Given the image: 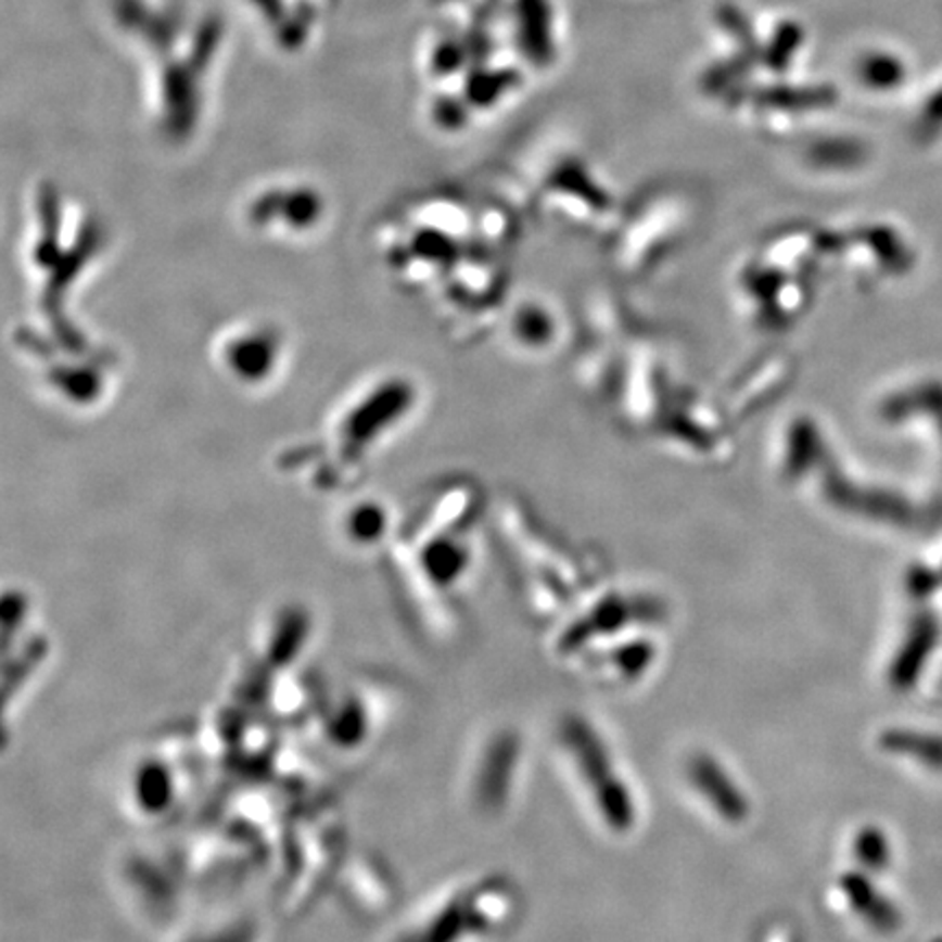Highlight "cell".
<instances>
[{"label":"cell","instance_id":"6da1fadb","mask_svg":"<svg viewBox=\"0 0 942 942\" xmlns=\"http://www.w3.org/2000/svg\"><path fill=\"white\" fill-rule=\"evenodd\" d=\"M689 779L706 801H712V805L721 812V816L729 818L731 823L747 816V803L742 794L734 788L736 784L731 786V779L712 760L696 758L689 764Z\"/></svg>","mask_w":942,"mask_h":942}]
</instances>
